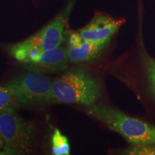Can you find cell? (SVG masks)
<instances>
[{
  "mask_svg": "<svg viewBox=\"0 0 155 155\" xmlns=\"http://www.w3.org/2000/svg\"><path fill=\"white\" fill-rule=\"evenodd\" d=\"M66 14H61L33 35L15 44L9 53L17 61H21L31 50H45L60 47L65 40Z\"/></svg>",
  "mask_w": 155,
  "mask_h": 155,
  "instance_id": "5b68a950",
  "label": "cell"
},
{
  "mask_svg": "<svg viewBox=\"0 0 155 155\" xmlns=\"http://www.w3.org/2000/svg\"><path fill=\"white\" fill-rule=\"evenodd\" d=\"M0 134L5 152L27 154L33 152L35 143V129L15 110L0 111Z\"/></svg>",
  "mask_w": 155,
  "mask_h": 155,
  "instance_id": "3957f363",
  "label": "cell"
},
{
  "mask_svg": "<svg viewBox=\"0 0 155 155\" xmlns=\"http://www.w3.org/2000/svg\"><path fill=\"white\" fill-rule=\"evenodd\" d=\"M107 44L83 40L73 47H67V55L71 63H82L94 60Z\"/></svg>",
  "mask_w": 155,
  "mask_h": 155,
  "instance_id": "ba28073f",
  "label": "cell"
},
{
  "mask_svg": "<svg viewBox=\"0 0 155 155\" xmlns=\"http://www.w3.org/2000/svg\"><path fill=\"white\" fill-rule=\"evenodd\" d=\"M147 72H148L149 78L152 83L153 89L155 91V61L152 58H147Z\"/></svg>",
  "mask_w": 155,
  "mask_h": 155,
  "instance_id": "7c38bea8",
  "label": "cell"
},
{
  "mask_svg": "<svg viewBox=\"0 0 155 155\" xmlns=\"http://www.w3.org/2000/svg\"><path fill=\"white\" fill-rule=\"evenodd\" d=\"M83 41V39L81 38L79 35L78 32H73L71 34L68 39V47H73V46H76L78 44H80Z\"/></svg>",
  "mask_w": 155,
  "mask_h": 155,
  "instance_id": "4fadbf2b",
  "label": "cell"
},
{
  "mask_svg": "<svg viewBox=\"0 0 155 155\" xmlns=\"http://www.w3.org/2000/svg\"><path fill=\"white\" fill-rule=\"evenodd\" d=\"M19 62L27 71L45 74L65 71L69 61L66 48L60 46L50 50H31Z\"/></svg>",
  "mask_w": 155,
  "mask_h": 155,
  "instance_id": "8992f818",
  "label": "cell"
},
{
  "mask_svg": "<svg viewBox=\"0 0 155 155\" xmlns=\"http://www.w3.org/2000/svg\"><path fill=\"white\" fill-rule=\"evenodd\" d=\"M20 106L11 91L7 86L0 85V111L15 110Z\"/></svg>",
  "mask_w": 155,
  "mask_h": 155,
  "instance_id": "30bf717a",
  "label": "cell"
},
{
  "mask_svg": "<svg viewBox=\"0 0 155 155\" xmlns=\"http://www.w3.org/2000/svg\"><path fill=\"white\" fill-rule=\"evenodd\" d=\"M101 95V88L96 79L86 69L75 68L52 83L50 103L90 106L96 104Z\"/></svg>",
  "mask_w": 155,
  "mask_h": 155,
  "instance_id": "6da1fadb",
  "label": "cell"
},
{
  "mask_svg": "<svg viewBox=\"0 0 155 155\" xmlns=\"http://www.w3.org/2000/svg\"><path fill=\"white\" fill-rule=\"evenodd\" d=\"M4 146H5V143H4V140L2 137L1 134H0V150L4 148Z\"/></svg>",
  "mask_w": 155,
  "mask_h": 155,
  "instance_id": "5bb4252c",
  "label": "cell"
},
{
  "mask_svg": "<svg viewBox=\"0 0 155 155\" xmlns=\"http://www.w3.org/2000/svg\"><path fill=\"white\" fill-rule=\"evenodd\" d=\"M123 154L129 155H155V147L153 144L133 145L126 150Z\"/></svg>",
  "mask_w": 155,
  "mask_h": 155,
  "instance_id": "8fae6325",
  "label": "cell"
},
{
  "mask_svg": "<svg viewBox=\"0 0 155 155\" xmlns=\"http://www.w3.org/2000/svg\"><path fill=\"white\" fill-rule=\"evenodd\" d=\"M71 149L68 139L58 129H55L52 137V153L55 155H68Z\"/></svg>",
  "mask_w": 155,
  "mask_h": 155,
  "instance_id": "9c48e42d",
  "label": "cell"
},
{
  "mask_svg": "<svg viewBox=\"0 0 155 155\" xmlns=\"http://www.w3.org/2000/svg\"><path fill=\"white\" fill-rule=\"evenodd\" d=\"M6 86L11 91L20 106H35L50 103L52 83L42 73L25 72L7 82Z\"/></svg>",
  "mask_w": 155,
  "mask_h": 155,
  "instance_id": "277c9868",
  "label": "cell"
},
{
  "mask_svg": "<svg viewBox=\"0 0 155 155\" xmlns=\"http://www.w3.org/2000/svg\"><path fill=\"white\" fill-rule=\"evenodd\" d=\"M124 22L123 19H115L98 13L78 32L83 40L108 44Z\"/></svg>",
  "mask_w": 155,
  "mask_h": 155,
  "instance_id": "52a82bcc",
  "label": "cell"
},
{
  "mask_svg": "<svg viewBox=\"0 0 155 155\" xmlns=\"http://www.w3.org/2000/svg\"><path fill=\"white\" fill-rule=\"evenodd\" d=\"M86 113L119 133L129 144H155V127L142 120L126 115L104 104L88 106Z\"/></svg>",
  "mask_w": 155,
  "mask_h": 155,
  "instance_id": "7a4b0ae2",
  "label": "cell"
}]
</instances>
